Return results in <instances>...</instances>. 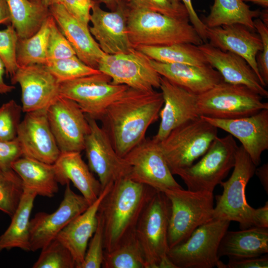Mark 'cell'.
<instances>
[{
	"label": "cell",
	"instance_id": "cell-32",
	"mask_svg": "<svg viewBox=\"0 0 268 268\" xmlns=\"http://www.w3.org/2000/svg\"><path fill=\"white\" fill-rule=\"evenodd\" d=\"M10 15L11 24L18 38H26L40 28L50 15L49 8L30 0H6Z\"/></svg>",
	"mask_w": 268,
	"mask_h": 268
},
{
	"label": "cell",
	"instance_id": "cell-36",
	"mask_svg": "<svg viewBox=\"0 0 268 268\" xmlns=\"http://www.w3.org/2000/svg\"><path fill=\"white\" fill-rule=\"evenodd\" d=\"M23 192L22 181L15 171L0 167V211L11 217Z\"/></svg>",
	"mask_w": 268,
	"mask_h": 268
},
{
	"label": "cell",
	"instance_id": "cell-15",
	"mask_svg": "<svg viewBox=\"0 0 268 268\" xmlns=\"http://www.w3.org/2000/svg\"><path fill=\"white\" fill-rule=\"evenodd\" d=\"M89 131L86 135L84 150L88 167L98 177L102 190L123 177L129 176L130 166L115 150L106 132L97 121L86 116Z\"/></svg>",
	"mask_w": 268,
	"mask_h": 268
},
{
	"label": "cell",
	"instance_id": "cell-12",
	"mask_svg": "<svg viewBox=\"0 0 268 268\" xmlns=\"http://www.w3.org/2000/svg\"><path fill=\"white\" fill-rule=\"evenodd\" d=\"M130 166L132 180L164 192L182 188L175 180L161 151L159 143L145 138L124 157Z\"/></svg>",
	"mask_w": 268,
	"mask_h": 268
},
{
	"label": "cell",
	"instance_id": "cell-39",
	"mask_svg": "<svg viewBox=\"0 0 268 268\" xmlns=\"http://www.w3.org/2000/svg\"><path fill=\"white\" fill-rule=\"evenodd\" d=\"M128 5L180 19H188V10L181 0H126Z\"/></svg>",
	"mask_w": 268,
	"mask_h": 268
},
{
	"label": "cell",
	"instance_id": "cell-37",
	"mask_svg": "<svg viewBox=\"0 0 268 268\" xmlns=\"http://www.w3.org/2000/svg\"><path fill=\"white\" fill-rule=\"evenodd\" d=\"M43 66L60 83L100 72L85 64L76 56L47 61Z\"/></svg>",
	"mask_w": 268,
	"mask_h": 268
},
{
	"label": "cell",
	"instance_id": "cell-13",
	"mask_svg": "<svg viewBox=\"0 0 268 268\" xmlns=\"http://www.w3.org/2000/svg\"><path fill=\"white\" fill-rule=\"evenodd\" d=\"M98 69L108 75L115 84L141 90L159 88L161 75L151 66L149 58L138 50L115 55H105Z\"/></svg>",
	"mask_w": 268,
	"mask_h": 268
},
{
	"label": "cell",
	"instance_id": "cell-43",
	"mask_svg": "<svg viewBox=\"0 0 268 268\" xmlns=\"http://www.w3.org/2000/svg\"><path fill=\"white\" fill-rule=\"evenodd\" d=\"M97 224L79 268H100L104 256V231L102 220L97 212Z\"/></svg>",
	"mask_w": 268,
	"mask_h": 268
},
{
	"label": "cell",
	"instance_id": "cell-20",
	"mask_svg": "<svg viewBox=\"0 0 268 268\" xmlns=\"http://www.w3.org/2000/svg\"><path fill=\"white\" fill-rule=\"evenodd\" d=\"M159 88L164 100L160 111L161 121L153 139L163 140L174 129L201 116L198 106V95L161 76Z\"/></svg>",
	"mask_w": 268,
	"mask_h": 268
},
{
	"label": "cell",
	"instance_id": "cell-11",
	"mask_svg": "<svg viewBox=\"0 0 268 268\" xmlns=\"http://www.w3.org/2000/svg\"><path fill=\"white\" fill-rule=\"evenodd\" d=\"M128 88L112 83L108 75L100 72L61 82L60 93L76 102L86 116L97 121Z\"/></svg>",
	"mask_w": 268,
	"mask_h": 268
},
{
	"label": "cell",
	"instance_id": "cell-25",
	"mask_svg": "<svg viewBox=\"0 0 268 268\" xmlns=\"http://www.w3.org/2000/svg\"><path fill=\"white\" fill-rule=\"evenodd\" d=\"M155 70L173 83L199 95L223 81L219 72L209 64L196 66L184 64H170L149 58Z\"/></svg>",
	"mask_w": 268,
	"mask_h": 268
},
{
	"label": "cell",
	"instance_id": "cell-55",
	"mask_svg": "<svg viewBox=\"0 0 268 268\" xmlns=\"http://www.w3.org/2000/svg\"><path fill=\"white\" fill-rule=\"evenodd\" d=\"M61 0H40L41 4L49 8L51 5L60 3Z\"/></svg>",
	"mask_w": 268,
	"mask_h": 268
},
{
	"label": "cell",
	"instance_id": "cell-54",
	"mask_svg": "<svg viewBox=\"0 0 268 268\" xmlns=\"http://www.w3.org/2000/svg\"><path fill=\"white\" fill-rule=\"evenodd\" d=\"M243 1H250L264 7H268V0H242Z\"/></svg>",
	"mask_w": 268,
	"mask_h": 268
},
{
	"label": "cell",
	"instance_id": "cell-33",
	"mask_svg": "<svg viewBox=\"0 0 268 268\" xmlns=\"http://www.w3.org/2000/svg\"><path fill=\"white\" fill-rule=\"evenodd\" d=\"M134 48L150 59L161 63L196 66L208 64L198 46L191 43H177L162 46H139Z\"/></svg>",
	"mask_w": 268,
	"mask_h": 268
},
{
	"label": "cell",
	"instance_id": "cell-38",
	"mask_svg": "<svg viewBox=\"0 0 268 268\" xmlns=\"http://www.w3.org/2000/svg\"><path fill=\"white\" fill-rule=\"evenodd\" d=\"M32 268H76V264L69 250L56 238L41 249Z\"/></svg>",
	"mask_w": 268,
	"mask_h": 268
},
{
	"label": "cell",
	"instance_id": "cell-18",
	"mask_svg": "<svg viewBox=\"0 0 268 268\" xmlns=\"http://www.w3.org/2000/svg\"><path fill=\"white\" fill-rule=\"evenodd\" d=\"M25 113L16 136L22 156L54 164L61 152L50 128L47 109Z\"/></svg>",
	"mask_w": 268,
	"mask_h": 268
},
{
	"label": "cell",
	"instance_id": "cell-3",
	"mask_svg": "<svg viewBox=\"0 0 268 268\" xmlns=\"http://www.w3.org/2000/svg\"><path fill=\"white\" fill-rule=\"evenodd\" d=\"M127 25L134 48L177 43L199 46L203 43L189 20L170 17L140 7L128 5Z\"/></svg>",
	"mask_w": 268,
	"mask_h": 268
},
{
	"label": "cell",
	"instance_id": "cell-42",
	"mask_svg": "<svg viewBox=\"0 0 268 268\" xmlns=\"http://www.w3.org/2000/svg\"><path fill=\"white\" fill-rule=\"evenodd\" d=\"M74 56H76V54L73 48L53 17L48 41L47 61L62 59Z\"/></svg>",
	"mask_w": 268,
	"mask_h": 268
},
{
	"label": "cell",
	"instance_id": "cell-45",
	"mask_svg": "<svg viewBox=\"0 0 268 268\" xmlns=\"http://www.w3.org/2000/svg\"><path fill=\"white\" fill-rule=\"evenodd\" d=\"M94 0H61L67 10L78 21L88 27Z\"/></svg>",
	"mask_w": 268,
	"mask_h": 268
},
{
	"label": "cell",
	"instance_id": "cell-29",
	"mask_svg": "<svg viewBox=\"0 0 268 268\" xmlns=\"http://www.w3.org/2000/svg\"><path fill=\"white\" fill-rule=\"evenodd\" d=\"M11 168L20 177L23 189L48 198L54 197L59 191L54 164L21 156L12 163Z\"/></svg>",
	"mask_w": 268,
	"mask_h": 268
},
{
	"label": "cell",
	"instance_id": "cell-53",
	"mask_svg": "<svg viewBox=\"0 0 268 268\" xmlns=\"http://www.w3.org/2000/svg\"><path fill=\"white\" fill-rule=\"evenodd\" d=\"M97 1L99 3H104L111 11H114L116 9L119 0H97Z\"/></svg>",
	"mask_w": 268,
	"mask_h": 268
},
{
	"label": "cell",
	"instance_id": "cell-47",
	"mask_svg": "<svg viewBox=\"0 0 268 268\" xmlns=\"http://www.w3.org/2000/svg\"><path fill=\"white\" fill-rule=\"evenodd\" d=\"M227 268H268V257L266 255L241 259H230Z\"/></svg>",
	"mask_w": 268,
	"mask_h": 268
},
{
	"label": "cell",
	"instance_id": "cell-28",
	"mask_svg": "<svg viewBox=\"0 0 268 268\" xmlns=\"http://www.w3.org/2000/svg\"><path fill=\"white\" fill-rule=\"evenodd\" d=\"M268 253V228L254 226L239 231L227 230L220 241L218 255L237 260Z\"/></svg>",
	"mask_w": 268,
	"mask_h": 268
},
{
	"label": "cell",
	"instance_id": "cell-41",
	"mask_svg": "<svg viewBox=\"0 0 268 268\" xmlns=\"http://www.w3.org/2000/svg\"><path fill=\"white\" fill-rule=\"evenodd\" d=\"M18 37L12 26L0 30V59L6 73L12 77L18 68L16 62V49Z\"/></svg>",
	"mask_w": 268,
	"mask_h": 268
},
{
	"label": "cell",
	"instance_id": "cell-34",
	"mask_svg": "<svg viewBox=\"0 0 268 268\" xmlns=\"http://www.w3.org/2000/svg\"><path fill=\"white\" fill-rule=\"evenodd\" d=\"M52 18L50 14L37 32L28 38H18L16 49L18 67L34 64L44 65L47 62V45Z\"/></svg>",
	"mask_w": 268,
	"mask_h": 268
},
{
	"label": "cell",
	"instance_id": "cell-1",
	"mask_svg": "<svg viewBox=\"0 0 268 268\" xmlns=\"http://www.w3.org/2000/svg\"><path fill=\"white\" fill-rule=\"evenodd\" d=\"M163 103L161 92L128 87L108 107L99 121L120 156L124 157L145 138L148 127L159 118Z\"/></svg>",
	"mask_w": 268,
	"mask_h": 268
},
{
	"label": "cell",
	"instance_id": "cell-46",
	"mask_svg": "<svg viewBox=\"0 0 268 268\" xmlns=\"http://www.w3.org/2000/svg\"><path fill=\"white\" fill-rule=\"evenodd\" d=\"M22 156L20 145L16 138L12 140H0V167L11 168L12 163Z\"/></svg>",
	"mask_w": 268,
	"mask_h": 268
},
{
	"label": "cell",
	"instance_id": "cell-51",
	"mask_svg": "<svg viewBox=\"0 0 268 268\" xmlns=\"http://www.w3.org/2000/svg\"><path fill=\"white\" fill-rule=\"evenodd\" d=\"M0 24L11 25L10 12L6 0H0Z\"/></svg>",
	"mask_w": 268,
	"mask_h": 268
},
{
	"label": "cell",
	"instance_id": "cell-8",
	"mask_svg": "<svg viewBox=\"0 0 268 268\" xmlns=\"http://www.w3.org/2000/svg\"><path fill=\"white\" fill-rule=\"evenodd\" d=\"M230 221L213 218L197 228L183 242L170 248L168 257L176 268H227L218 255Z\"/></svg>",
	"mask_w": 268,
	"mask_h": 268
},
{
	"label": "cell",
	"instance_id": "cell-14",
	"mask_svg": "<svg viewBox=\"0 0 268 268\" xmlns=\"http://www.w3.org/2000/svg\"><path fill=\"white\" fill-rule=\"evenodd\" d=\"M49 124L61 153L84 150L89 131L86 115L73 100L60 96L47 109Z\"/></svg>",
	"mask_w": 268,
	"mask_h": 268
},
{
	"label": "cell",
	"instance_id": "cell-10",
	"mask_svg": "<svg viewBox=\"0 0 268 268\" xmlns=\"http://www.w3.org/2000/svg\"><path fill=\"white\" fill-rule=\"evenodd\" d=\"M238 147L231 134L217 136L200 160L176 175L181 177L189 190L213 193L233 168Z\"/></svg>",
	"mask_w": 268,
	"mask_h": 268
},
{
	"label": "cell",
	"instance_id": "cell-40",
	"mask_svg": "<svg viewBox=\"0 0 268 268\" xmlns=\"http://www.w3.org/2000/svg\"><path fill=\"white\" fill-rule=\"evenodd\" d=\"M22 112L21 106L13 99L0 106V140L10 141L16 138Z\"/></svg>",
	"mask_w": 268,
	"mask_h": 268
},
{
	"label": "cell",
	"instance_id": "cell-49",
	"mask_svg": "<svg viewBox=\"0 0 268 268\" xmlns=\"http://www.w3.org/2000/svg\"><path fill=\"white\" fill-rule=\"evenodd\" d=\"M255 227L268 228V202L256 209Z\"/></svg>",
	"mask_w": 268,
	"mask_h": 268
},
{
	"label": "cell",
	"instance_id": "cell-30",
	"mask_svg": "<svg viewBox=\"0 0 268 268\" xmlns=\"http://www.w3.org/2000/svg\"><path fill=\"white\" fill-rule=\"evenodd\" d=\"M37 194L30 190L23 189L18 205L6 230L0 236V251L19 248L30 251V215Z\"/></svg>",
	"mask_w": 268,
	"mask_h": 268
},
{
	"label": "cell",
	"instance_id": "cell-21",
	"mask_svg": "<svg viewBox=\"0 0 268 268\" xmlns=\"http://www.w3.org/2000/svg\"><path fill=\"white\" fill-rule=\"evenodd\" d=\"M201 117L237 138L254 164L256 166L260 164L262 153L268 149V109L232 119Z\"/></svg>",
	"mask_w": 268,
	"mask_h": 268
},
{
	"label": "cell",
	"instance_id": "cell-16",
	"mask_svg": "<svg viewBox=\"0 0 268 268\" xmlns=\"http://www.w3.org/2000/svg\"><path fill=\"white\" fill-rule=\"evenodd\" d=\"M69 183L66 185L64 198L54 212H40L30 219V251L41 250L56 239L62 230L90 205L81 195L71 190Z\"/></svg>",
	"mask_w": 268,
	"mask_h": 268
},
{
	"label": "cell",
	"instance_id": "cell-5",
	"mask_svg": "<svg viewBox=\"0 0 268 268\" xmlns=\"http://www.w3.org/2000/svg\"><path fill=\"white\" fill-rule=\"evenodd\" d=\"M171 204L165 193L157 191L143 210L135 233L148 268H176L168 257Z\"/></svg>",
	"mask_w": 268,
	"mask_h": 268
},
{
	"label": "cell",
	"instance_id": "cell-50",
	"mask_svg": "<svg viewBox=\"0 0 268 268\" xmlns=\"http://www.w3.org/2000/svg\"><path fill=\"white\" fill-rule=\"evenodd\" d=\"M259 179L264 189L268 194V163L256 169L255 173Z\"/></svg>",
	"mask_w": 268,
	"mask_h": 268
},
{
	"label": "cell",
	"instance_id": "cell-31",
	"mask_svg": "<svg viewBox=\"0 0 268 268\" xmlns=\"http://www.w3.org/2000/svg\"><path fill=\"white\" fill-rule=\"evenodd\" d=\"M261 13L259 9H251L242 0H214L209 14L201 19L208 28L240 24L254 31L253 18Z\"/></svg>",
	"mask_w": 268,
	"mask_h": 268
},
{
	"label": "cell",
	"instance_id": "cell-9",
	"mask_svg": "<svg viewBox=\"0 0 268 268\" xmlns=\"http://www.w3.org/2000/svg\"><path fill=\"white\" fill-rule=\"evenodd\" d=\"M262 99V96L246 86L223 81L198 95V106L201 116L232 119L268 109V103Z\"/></svg>",
	"mask_w": 268,
	"mask_h": 268
},
{
	"label": "cell",
	"instance_id": "cell-6",
	"mask_svg": "<svg viewBox=\"0 0 268 268\" xmlns=\"http://www.w3.org/2000/svg\"><path fill=\"white\" fill-rule=\"evenodd\" d=\"M218 129L201 117L172 130L159 145L173 175L190 167L208 150Z\"/></svg>",
	"mask_w": 268,
	"mask_h": 268
},
{
	"label": "cell",
	"instance_id": "cell-24",
	"mask_svg": "<svg viewBox=\"0 0 268 268\" xmlns=\"http://www.w3.org/2000/svg\"><path fill=\"white\" fill-rule=\"evenodd\" d=\"M49 9L76 57L86 65L98 69L100 60L106 54L91 34L89 27L75 18L60 3L51 5Z\"/></svg>",
	"mask_w": 268,
	"mask_h": 268
},
{
	"label": "cell",
	"instance_id": "cell-48",
	"mask_svg": "<svg viewBox=\"0 0 268 268\" xmlns=\"http://www.w3.org/2000/svg\"><path fill=\"white\" fill-rule=\"evenodd\" d=\"M186 7L191 24L196 29L203 42H207L206 27L198 16L192 4V0H181Z\"/></svg>",
	"mask_w": 268,
	"mask_h": 268
},
{
	"label": "cell",
	"instance_id": "cell-2",
	"mask_svg": "<svg viewBox=\"0 0 268 268\" xmlns=\"http://www.w3.org/2000/svg\"><path fill=\"white\" fill-rule=\"evenodd\" d=\"M157 191L128 176L114 182L98 210L103 223L105 251H112L135 232L143 210Z\"/></svg>",
	"mask_w": 268,
	"mask_h": 268
},
{
	"label": "cell",
	"instance_id": "cell-17",
	"mask_svg": "<svg viewBox=\"0 0 268 268\" xmlns=\"http://www.w3.org/2000/svg\"><path fill=\"white\" fill-rule=\"evenodd\" d=\"M128 11L126 0H119L116 9L110 12L103 10L98 1L94 0L90 17L92 26L89 30L105 54L126 53L134 48L128 32Z\"/></svg>",
	"mask_w": 268,
	"mask_h": 268
},
{
	"label": "cell",
	"instance_id": "cell-44",
	"mask_svg": "<svg viewBox=\"0 0 268 268\" xmlns=\"http://www.w3.org/2000/svg\"><path fill=\"white\" fill-rule=\"evenodd\" d=\"M254 26L259 35L263 46V50L256 57L259 72L266 86L268 84V26L261 18L254 20Z\"/></svg>",
	"mask_w": 268,
	"mask_h": 268
},
{
	"label": "cell",
	"instance_id": "cell-35",
	"mask_svg": "<svg viewBox=\"0 0 268 268\" xmlns=\"http://www.w3.org/2000/svg\"><path fill=\"white\" fill-rule=\"evenodd\" d=\"M103 268H148L135 233L124 239L111 251L104 250Z\"/></svg>",
	"mask_w": 268,
	"mask_h": 268
},
{
	"label": "cell",
	"instance_id": "cell-26",
	"mask_svg": "<svg viewBox=\"0 0 268 268\" xmlns=\"http://www.w3.org/2000/svg\"><path fill=\"white\" fill-rule=\"evenodd\" d=\"M113 183L107 185L97 199L83 212L72 220L56 237L70 252L76 268H79L83 263L89 240L97 227L100 203Z\"/></svg>",
	"mask_w": 268,
	"mask_h": 268
},
{
	"label": "cell",
	"instance_id": "cell-23",
	"mask_svg": "<svg viewBox=\"0 0 268 268\" xmlns=\"http://www.w3.org/2000/svg\"><path fill=\"white\" fill-rule=\"evenodd\" d=\"M208 64L217 70L225 82L247 86L263 97H268V92L246 61L241 56L224 51L203 42L198 46Z\"/></svg>",
	"mask_w": 268,
	"mask_h": 268
},
{
	"label": "cell",
	"instance_id": "cell-4",
	"mask_svg": "<svg viewBox=\"0 0 268 268\" xmlns=\"http://www.w3.org/2000/svg\"><path fill=\"white\" fill-rule=\"evenodd\" d=\"M256 167L243 147L238 146L232 174L220 183L222 193L215 196L213 218L236 221L241 229L255 226L256 209L248 204L245 190Z\"/></svg>",
	"mask_w": 268,
	"mask_h": 268
},
{
	"label": "cell",
	"instance_id": "cell-22",
	"mask_svg": "<svg viewBox=\"0 0 268 268\" xmlns=\"http://www.w3.org/2000/svg\"><path fill=\"white\" fill-rule=\"evenodd\" d=\"M209 43L224 51L236 54L244 59L253 68L262 84L266 87L260 75L256 57L263 49L259 34L244 25L233 24L206 27Z\"/></svg>",
	"mask_w": 268,
	"mask_h": 268
},
{
	"label": "cell",
	"instance_id": "cell-27",
	"mask_svg": "<svg viewBox=\"0 0 268 268\" xmlns=\"http://www.w3.org/2000/svg\"><path fill=\"white\" fill-rule=\"evenodd\" d=\"M59 184L71 182L90 204L94 202L102 191L101 185L92 174L79 152L61 153L54 164Z\"/></svg>",
	"mask_w": 268,
	"mask_h": 268
},
{
	"label": "cell",
	"instance_id": "cell-19",
	"mask_svg": "<svg viewBox=\"0 0 268 268\" xmlns=\"http://www.w3.org/2000/svg\"><path fill=\"white\" fill-rule=\"evenodd\" d=\"M11 81L20 86L24 113L47 109L60 96L61 83L42 65L18 67Z\"/></svg>",
	"mask_w": 268,
	"mask_h": 268
},
{
	"label": "cell",
	"instance_id": "cell-7",
	"mask_svg": "<svg viewBox=\"0 0 268 268\" xmlns=\"http://www.w3.org/2000/svg\"><path fill=\"white\" fill-rule=\"evenodd\" d=\"M171 204L169 249L185 241L197 228L213 219V194L183 188L164 192Z\"/></svg>",
	"mask_w": 268,
	"mask_h": 268
},
{
	"label": "cell",
	"instance_id": "cell-52",
	"mask_svg": "<svg viewBox=\"0 0 268 268\" xmlns=\"http://www.w3.org/2000/svg\"><path fill=\"white\" fill-rule=\"evenodd\" d=\"M5 67L4 64L0 59V94H4L11 92L15 88L13 85L6 83L3 79Z\"/></svg>",
	"mask_w": 268,
	"mask_h": 268
},
{
	"label": "cell",
	"instance_id": "cell-56",
	"mask_svg": "<svg viewBox=\"0 0 268 268\" xmlns=\"http://www.w3.org/2000/svg\"><path fill=\"white\" fill-rule=\"evenodd\" d=\"M30 0L34 2L41 3L40 0Z\"/></svg>",
	"mask_w": 268,
	"mask_h": 268
}]
</instances>
